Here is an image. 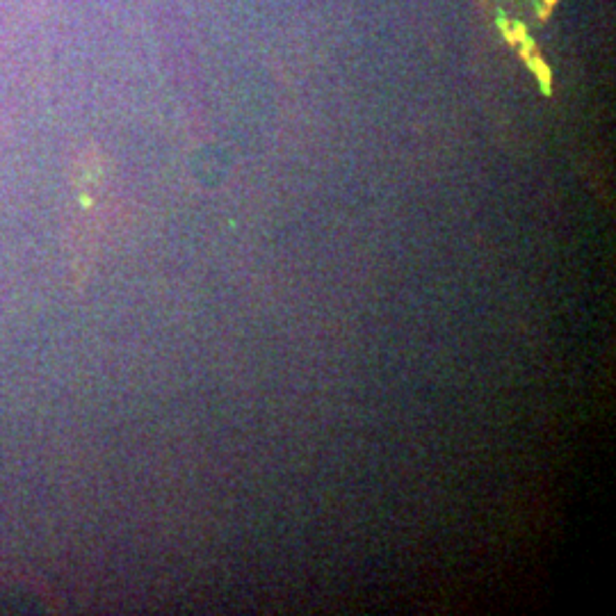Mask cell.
<instances>
[{"instance_id":"obj_3","label":"cell","mask_w":616,"mask_h":616,"mask_svg":"<svg viewBox=\"0 0 616 616\" xmlns=\"http://www.w3.org/2000/svg\"><path fill=\"white\" fill-rule=\"evenodd\" d=\"M550 14H552V7H548V5H541L539 7V19L541 21H548Z\"/></svg>"},{"instance_id":"obj_1","label":"cell","mask_w":616,"mask_h":616,"mask_svg":"<svg viewBox=\"0 0 616 616\" xmlns=\"http://www.w3.org/2000/svg\"><path fill=\"white\" fill-rule=\"evenodd\" d=\"M527 64H530V69L536 73V78H539L541 87H543V94H550V87H552V71H550V67L543 62V58L534 55V58L527 60Z\"/></svg>"},{"instance_id":"obj_2","label":"cell","mask_w":616,"mask_h":616,"mask_svg":"<svg viewBox=\"0 0 616 616\" xmlns=\"http://www.w3.org/2000/svg\"><path fill=\"white\" fill-rule=\"evenodd\" d=\"M511 32H514V37H516V41H518V43H525L527 39H530V37H527V30H525V25H523V23H518V21H516V23H514V25H511Z\"/></svg>"},{"instance_id":"obj_4","label":"cell","mask_w":616,"mask_h":616,"mask_svg":"<svg viewBox=\"0 0 616 616\" xmlns=\"http://www.w3.org/2000/svg\"><path fill=\"white\" fill-rule=\"evenodd\" d=\"M557 3H559V0H543V5H548V7H554Z\"/></svg>"}]
</instances>
